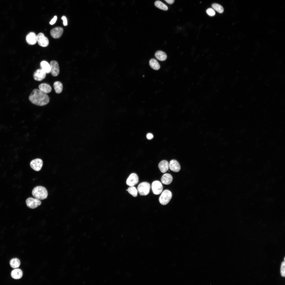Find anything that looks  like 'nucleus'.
<instances>
[{"mask_svg":"<svg viewBox=\"0 0 285 285\" xmlns=\"http://www.w3.org/2000/svg\"><path fill=\"white\" fill-rule=\"evenodd\" d=\"M50 65L51 75L54 77L57 76L59 73V68L58 63L55 61H52L50 63Z\"/></svg>","mask_w":285,"mask_h":285,"instance_id":"obj_10","label":"nucleus"},{"mask_svg":"<svg viewBox=\"0 0 285 285\" xmlns=\"http://www.w3.org/2000/svg\"><path fill=\"white\" fill-rule=\"evenodd\" d=\"M139 182V178L137 174L135 173L131 174L127 178L126 181V184L130 186H134Z\"/></svg>","mask_w":285,"mask_h":285,"instance_id":"obj_9","label":"nucleus"},{"mask_svg":"<svg viewBox=\"0 0 285 285\" xmlns=\"http://www.w3.org/2000/svg\"><path fill=\"white\" fill-rule=\"evenodd\" d=\"M155 56L158 59L161 61L165 60L167 57L166 54L161 51H158L156 52L155 54Z\"/></svg>","mask_w":285,"mask_h":285,"instance_id":"obj_20","label":"nucleus"},{"mask_svg":"<svg viewBox=\"0 0 285 285\" xmlns=\"http://www.w3.org/2000/svg\"><path fill=\"white\" fill-rule=\"evenodd\" d=\"M41 69H42L46 73H49L51 72L50 64L45 61H42L40 63Z\"/></svg>","mask_w":285,"mask_h":285,"instance_id":"obj_19","label":"nucleus"},{"mask_svg":"<svg viewBox=\"0 0 285 285\" xmlns=\"http://www.w3.org/2000/svg\"><path fill=\"white\" fill-rule=\"evenodd\" d=\"M53 87L55 92L59 94L62 91L63 85L62 83L60 82L57 81L55 82L53 84Z\"/></svg>","mask_w":285,"mask_h":285,"instance_id":"obj_21","label":"nucleus"},{"mask_svg":"<svg viewBox=\"0 0 285 285\" xmlns=\"http://www.w3.org/2000/svg\"><path fill=\"white\" fill-rule=\"evenodd\" d=\"M169 167L170 170L175 172H179L180 169L179 164L175 160H172L170 161L169 164Z\"/></svg>","mask_w":285,"mask_h":285,"instance_id":"obj_14","label":"nucleus"},{"mask_svg":"<svg viewBox=\"0 0 285 285\" xmlns=\"http://www.w3.org/2000/svg\"><path fill=\"white\" fill-rule=\"evenodd\" d=\"M61 19L63 20V24L65 26L67 25V21L66 17L65 16H63L61 17Z\"/></svg>","mask_w":285,"mask_h":285,"instance_id":"obj_29","label":"nucleus"},{"mask_svg":"<svg viewBox=\"0 0 285 285\" xmlns=\"http://www.w3.org/2000/svg\"><path fill=\"white\" fill-rule=\"evenodd\" d=\"M26 202L27 207L31 209L37 208L40 206L41 203L40 200L32 197L27 198L26 200Z\"/></svg>","mask_w":285,"mask_h":285,"instance_id":"obj_5","label":"nucleus"},{"mask_svg":"<svg viewBox=\"0 0 285 285\" xmlns=\"http://www.w3.org/2000/svg\"><path fill=\"white\" fill-rule=\"evenodd\" d=\"M39 88L40 90L46 93H50L52 90L51 86L46 83L40 84L39 86Z\"/></svg>","mask_w":285,"mask_h":285,"instance_id":"obj_18","label":"nucleus"},{"mask_svg":"<svg viewBox=\"0 0 285 285\" xmlns=\"http://www.w3.org/2000/svg\"><path fill=\"white\" fill-rule=\"evenodd\" d=\"M167 3L169 4H173L175 0H164Z\"/></svg>","mask_w":285,"mask_h":285,"instance_id":"obj_32","label":"nucleus"},{"mask_svg":"<svg viewBox=\"0 0 285 285\" xmlns=\"http://www.w3.org/2000/svg\"><path fill=\"white\" fill-rule=\"evenodd\" d=\"M26 40L27 42L29 44H35L37 42V36L35 33L30 32L26 36Z\"/></svg>","mask_w":285,"mask_h":285,"instance_id":"obj_13","label":"nucleus"},{"mask_svg":"<svg viewBox=\"0 0 285 285\" xmlns=\"http://www.w3.org/2000/svg\"><path fill=\"white\" fill-rule=\"evenodd\" d=\"M127 191L130 194L134 197H136L137 195V190L134 186H130L127 189Z\"/></svg>","mask_w":285,"mask_h":285,"instance_id":"obj_26","label":"nucleus"},{"mask_svg":"<svg viewBox=\"0 0 285 285\" xmlns=\"http://www.w3.org/2000/svg\"><path fill=\"white\" fill-rule=\"evenodd\" d=\"M29 99L32 103L40 106L47 104L50 101L49 97L46 93L36 89L32 91L29 97Z\"/></svg>","mask_w":285,"mask_h":285,"instance_id":"obj_1","label":"nucleus"},{"mask_svg":"<svg viewBox=\"0 0 285 285\" xmlns=\"http://www.w3.org/2000/svg\"><path fill=\"white\" fill-rule=\"evenodd\" d=\"M173 178L172 175L169 173H165L162 177L161 180L162 183L168 185L172 181Z\"/></svg>","mask_w":285,"mask_h":285,"instance_id":"obj_15","label":"nucleus"},{"mask_svg":"<svg viewBox=\"0 0 285 285\" xmlns=\"http://www.w3.org/2000/svg\"><path fill=\"white\" fill-rule=\"evenodd\" d=\"M206 12L208 15L211 16H213L215 14L214 10L211 8H208L206 10Z\"/></svg>","mask_w":285,"mask_h":285,"instance_id":"obj_28","label":"nucleus"},{"mask_svg":"<svg viewBox=\"0 0 285 285\" xmlns=\"http://www.w3.org/2000/svg\"><path fill=\"white\" fill-rule=\"evenodd\" d=\"M10 263L11 267L13 268H18L20 264V260L17 258H14L11 259L10 261Z\"/></svg>","mask_w":285,"mask_h":285,"instance_id":"obj_23","label":"nucleus"},{"mask_svg":"<svg viewBox=\"0 0 285 285\" xmlns=\"http://www.w3.org/2000/svg\"><path fill=\"white\" fill-rule=\"evenodd\" d=\"M151 187L153 192L155 194H159L163 191V186L161 183L159 181L155 180L153 182Z\"/></svg>","mask_w":285,"mask_h":285,"instance_id":"obj_6","label":"nucleus"},{"mask_svg":"<svg viewBox=\"0 0 285 285\" xmlns=\"http://www.w3.org/2000/svg\"><path fill=\"white\" fill-rule=\"evenodd\" d=\"M146 138L149 140L152 139L153 137V135L151 133H148L146 135Z\"/></svg>","mask_w":285,"mask_h":285,"instance_id":"obj_31","label":"nucleus"},{"mask_svg":"<svg viewBox=\"0 0 285 285\" xmlns=\"http://www.w3.org/2000/svg\"><path fill=\"white\" fill-rule=\"evenodd\" d=\"M42 165V160L39 158L32 160L30 163V165L31 168L37 171H39L41 169Z\"/></svg>","mask_w":285,"mask_h":285,"instance_id":"obj_8","label":"nucleus"},{"mask_svg":"<svg viewBox=\"0 0 285 285\" xmlns=\"http://www.w3.org/2000/svg\"><path fill=\"white\" fill-rule=\"evenodd\" d=\"M155 6L156 7L164 11H167L168 8L167 6L161 1L157 0L154 3Z\"/></svg>","mask_w":285,"mask_h":285,"instance_id":"obj_24","label":"nucleus"},{"mask_svg":"<svg viewBox=\"0 0 285 285\" xmlns=\"http://www.w3.org/2000/svg\"><path fill=\"white\" fill-rule=\"evenodd\" d=\"M57 19V16H55L50 21V24L51 25L54 24L55 23Z\"/></svg>","mask_w":285,"mask_h":285,"instance_id":"obj_30","label":"nucleus"},{"mask_svg":"<svg viewBox=\"0 0 285 285\" xmlns=\"http://www.w3.org/2000/svg\"><path fill=\"white\" fill-rule=\"evenodd\" d=\"M285 261L283 262L281 264L280 272L281 276L283 277L285 276Z\"/></svg>","mask_w":285,"mask_h":285,"instance_id":"obj_27","label":"nucleus"},{"mask_svg":"<svg viewBox=\"0 0 285 285\" xmlns=\"http://www.w3.org/2000/svg\"><path fill=\"white\" fill-rule=\"evenodd\" d=\"M46 73L41 69H38L34 74V79L36 80L41 81L45 78Z\"/></svg>","mask_w":285,"mask_h":285,"instance_id":"obj_12","label":"nucleus"},{"mask_svg":"<svg viewBox=\"0 0 285 285\" xmlns=\"http://www.w3.org/2000/svg\"><path fill=\"white\" fill-rule=\"evenodd\" d=\"M150 188V184L147 182H144L138 185L137 190L140 195L146 196L149 193Z\"/></svg>","mask_w":285,"mask_h":285,"instance_id":"obj_4","label":"nucleus"},{"mask_svg":"<svg viewBox=\"0 0 285 285\" xmlns=\"http://www.w3.org/2000/svg\"><path fill=\"white\" fill-rule=\"evenodd\" d=\"M158 167L161 172L164 173L169 169V163L167 160H162L159 163Z\"/></svg>","mask_w":285,"mask_h":285,"instance_id":"obj_17","label":"nucleus"},{"mask_svg":"<svg viewBox=\"0 0 285 285\" xmlns=\"http://www.w3.org/2000/svg\"><path fill=\"white\" fill-rule=\"evenodd\" d=\"M172 196V193L170 191L167 189L164 190L159 197L160 203L163 205H167L171 200Z\"/></svg>","mask_w":285,"mask_h":285,"instance_id":"obj_3","label":"nucleus"},{"mask_svg":"<svg viewBox=\"0 0 285 285\" xmlns=\"http://www.w3.org/2000/svg\"><path fill=\"white\" fill-rule=\"evenodd\" d=\"M212 6L213 9L220 13H222L224 11V8L220 4L214 3L212 4Z\"/></svg>","mask_w":285,"mask_h":285,"instance_id":"obj_25","label":"nucleus"},{"mask_svg":"<svg viewBox=\"0 0 285 285\" xmlns=\"http://www.w3.org/2000/svg\"><path fill=\"white\" fill-rule=\"evenodd\" d=\"M63 32V28L61 27H55L51 30V36L55 39H58L62 35Z\"/></svg>","mask_w":285,"mask_h":285,"instance_id":"obj_11","label":"nucleus"},{"mask_svg":"<svg viewBox=\"0 0 285 285\" xmlns=\"http://www.w3.org/2000/svg\"><path fill=\"white\" fill-rule=\"evenodd\" d=\"M32 194L35 198L40 200H43L47 198L48 192L45 187L39 186L34 188L32 191Z\"/></svg>","mask_w":285,"mask_h":285,"instance_id":"obj_2","label":"nucleus"},{"mask_svg":"<svg viewBox=\"0 0 285 285\" xmlns=\"http://www.w3.org/2000/svg\"><path fill=\"white\" fill-rule=\"evenodd\" d=\"M23 272L20 269H16L13 270L11 273L12 277L14 279H17L21 278L23 276Z\"/></svg>","mask_w":285,"mask_h":285,"instance_id":"obj_16","label":"nucleus"},{"mask_svg":"<svg viewBox=\"0 0 285 285\" xmlns=\"http://www.w3.org/2000/svg\"><path fill=\"white\" fill-rule=\"evenodd\" d=\"M284 260H285V258H284Z\"/></svg>","mask_w":285,"mask_h":285,"instance_id":"obj_33","label":"nucleus"},{"mask_svg":"<svg viewBox=\"0 0 285 285\" xmlns=\"http://www.w3.org/2000/svg\"><path fill=\"white\" fill-rule=\"evenodd\" d=\"M37 42L39 45L41 46L45 47L49 44V41L42 33H39L37 35Z\"/></svg>","mask_w":285,"mask_h":285,"instance_id":"obj_7","label":"nucleus"},{"mask_svg":"<svg viewBox=\"0 0 285 285\" xmlns=\"http://www.w3.org/2000/svg\"><path fill=\"white\" fill-rule=\"evenodd\" d=\"M149 63L151 67L154 70H158L160 68V66L158 62L155 59H151L149 61Z\"/></svg>","mask_w":285,"mask_h":285,"instance_id":"obj_22","label":"nucleus"}]
</instances>
